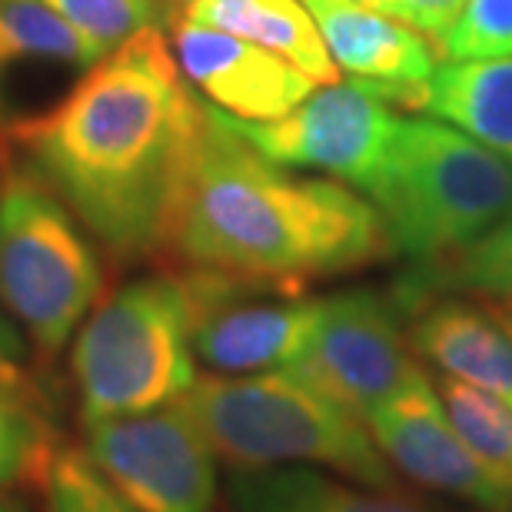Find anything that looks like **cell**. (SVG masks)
<instances>
[{
	"instance_id": "cell-11",
	"label": "cell",
	"mask_w": 512,
	"mask_h": 512,
	"mask_svg": "<svg viewBox=\"0 0 512 512\" xmlns=\"http://www.w3.org/2000/svg\"><path fill=\"white\" fill-rule=\"evenodd\" d=\"M393 466L433 493L483 512H512V476L486 463L453 426L433 380L419 376L363 419Z\"/></svg>"
},
{
	"instance_id": "cell-13",
	"label": "cell",
	"mask_w": 512,
	"mask_h": 512,
	"mask_svg": "<svg viewBox=\"0 0 512 512\" xmlns=\"http://www.w3.org/2000/svg\"><path fill=\"white\" fill-rule=\"evenodd\" d=\"M336 67L370 80L393 107L426 110L436 50L413 24L386 17L356 0H303Z\"/></svg>"
},
{
	"instance_id": "cell-2",
	"label": "cell",
	"mask_w": 512,
	"mask_h": 512,
	"mask_svg": "<svg viewBox=\"0 0 512 512\" xmlns=\"http://www.w3.org/2000/svg\"><path fill=\"white\" fill-rule=\"evenodd\" d=\"M170 220L163 253L187 270L306 293L310 280L350 273L389 250L380 213L343 183L293 177L230 127L220 107Z\"/></svg>"
},
{
	"instance_id": "cell-26",
	"label": "cell",
	"mask_w": 512,
	"mask_h": 512,
	"mask_svg": "<svg viewBox=\"0 0 512 512\" xmlns=\"http://www.w3.org/2000/svg\"><path fill=\"white\" fill-rule=\"evenodd\" d=\"M356 4L370 7V10H380V14H386V17L403 20V0H356Z\"/></svg>"
},
{
	"instance_id": "cell-15",
	"label": "cell",
	"mask_w": 512,
	"mask_h": 512,
	"mask_svg": "<svg viewBox=\"0 0 512 512\" xmlns=\"http://www.w3.org/2000/svg\"><path fill=\"white\" fill-rule=\"evenodd\" d=\"M180 14L273 50L316 84L340 80V67L303 0H187Z\"/></svg>"
},
{
	"instance_id": "cell-23",
	"label": "cell",
	"mask_w": 512,
	"mask_h": 512,
	"mask_svg": "<svg viewBox=\"0 0 512 512\" xmlns=\"http://www.w3.org/2000/svg\"><path fill=\"white\" fill-rule=\"evenodd\" d=\"M50 449L54 443L40 419L14 389L0 383V486H10L20 476L37 479Z\"/></svg>"
},
{
	"instance_id": "cell-25",
	"label": "cell",
	"mask_w": 512,
	"mask_h": 512,
	"mask_svg": "<svg viewBox=\"0 0 512 512\" xmlns=\"http://www.w3.org/2000/svg\"><path fill=\"white\" fill-rule=\"evenodd\" d=\"M469 0H403V20L413 24L439 54Z\"/></svg>"
},
{
	"instance_id": "cell-20",
	"label": "cell",
	"mask_w": 512,
	"mask_h": 512,
	"mask_svg": "<svg viewBox=\"0 0 512 512\" xmlns=\"http://www.w3.org/2000/svg\"><path fill=\"white\" fill-rule=\"evenodd\" d=\"M439 399L466 443L512 476V406L506 399L453 376H439Z\"/></svg>"
},
{
	"instance_id": "cell-14",
	"label": "cell",
	"mask_w": 512,
	"mask_h": 512,
	"mask_svg": "<svg viewBox=\"0 0 512 512\" xmlns=\"http://www.w3.org/2000/svg\"><path fill=\"white\" fill-rule=\"evenodd\" d=\"M413 346L443 376L479 386L512 406V336L489 306L429 300L413 310Z\"/></svg>"
},
{
	"instance_id": "cell-7",
	"label": "cell",
	"mask_w": 512,
	"mask_h": 512,
	"mask_svg": "<svg viewBox=\"0 0 512 512\" xmlns=\"http://www.w3.org/2000/svg\"><path fill=\"white\" fill-rule=\"evenodd\" d=\"M84 453L133 512H210L217 453L183 403L87 426Z\"/></svg>"
},
{
	"instance_id": "cell-29",
	"label": "cell",
	"mask_w": 512,
	"mask_h": 512,
	"mask_svg": "<svg viewBox=\"0 0 512 512\" xmlns=\"http://www.w3.org/2000/svg\"><path fill=\"white\" fill-rule=\"evenodd\" d=\"M183 4H187V0H183Z\"/></svg>"
},
{
	"instance_id": "cell-30",
	"label": "cell",
	"mask_w": 512,
	"mask_h": 512,
	"mask_svg": "<svg viewBox=\"0 0 512 512\" xmlns=\"http://www.w3.org/2000/svg\"><path fill=\"white\" fill-rule=\"evenodd\" d=\"M0 363H4V360H0Z\"/></svg>"
},
{
	"instance_id": "cell-9",
	"label": "cell",
	"mask_w": 512,
	"mask_h": 512,
	"mask_svg": "<svg viewBox=\"0 0 512 512\" xmlns=\"http://www.w3.org/2000/svg\"><path fill=\"white\" fill-rule=\"evenodd\" d=\"M190 300L193 356L220 376L290 370L316 326L320 300L213 270H180Z\"/></svg>"
},
{
	"instance_id": "cell-27",
	"label": "cell",
	"mask_w": 512,
	"mask_h": 512,
	"mask_svg": "<svg viewBox=\"0 0 512 512\" xmlns=\"http://www.w3.org/2000/svg\"><path fill=\"white\" fill-rule=\"evenodd\" d=\"M489 313L506 326V333L512 336V303H489Z\"/></svg>"
},
{
	"instance_id": "cell-1",
	"label": "cell",
	"mask_w": 512,
	"mask_h": 512,
	"mask_svg": "<svg viewBox=\"0 0 512 512\" xmlns=\"http://www.w3.org/2000/svg\"><path fill=\"white\" fill-rule=\"evenodd\" d=\"M210 107L160 27L87 67L54 107L10 124V140L117 260L160 253L200 160Z\"/></svg>"
},
{
	"instance_id": "cell-6",
	"label": "cell",
	"mask_w": 512,
	"mask_h": 512,
	"mask_svg": "<svg viewBox=\"0 0 512 512\" xmlns=\"http://www.w3.org/2000/svg\"><path fill=\"white\" fill-rule=\"evenodd\" d=\"M104 293V266L74 210L34 170L0 187V303L57 356Z\"/></svg>"
},
{
	"instance_id": "cell-19",
	"label": "cell",
	"mask_w": 512,
	"mask_h": 512,
	"mask_svg": "<svg viewBox=\"0 0 512 512\" xmlns=\"http://www.w3.org/2000/svg\"><path fill=\"white\" fill-rule=\"evenodd\" d=\"M473 293L489 303H512V213L469 247L433 263H413L396 283L393 300L409 316L439 293Z\"/></svg>"
},
{
	"instance_id": "cell-18",
	"label": "cell",
	"mask_w": 512,
	"mask_h": 512,
	"mask_svg": "<svg viewBox=\"0 0 512 512\" xmlns=\"http://www.w3.org/2000/svg\"><path fill=\"white\" fill-rule=\"evenodd\" d=\"M100 50L40 0H0V104L24 74L94 67Z\"/></svg>"
},
{
	"instance_id": "cell-4",
	"label": "cell",
	"mask_w": 512,
	"mask_h": 512,
	"mask_svg": "<svg viewBox=\"0 0 512 512\" xmlns=\"http://www.w3.org/2000/svg\"><path fill=\"white\" fill-rule=\"evenodd\" d=\"M363 193L380 213L389 247L409 263H433L509 217L512 160L446 120L406 117Z\"/></svg>"
},
{
	"instance_id": "cell-17",
	"label": "cell",
	"mask_w": 512,
	"mask_h": 512,
	"mask_svg": "<svg viewBox=\"0 0 512 512\" xmlns=\"http://www.w3.org/2000/svg\"><path fill=\"white\" fill-rule=\"evenodd\" d=\"M426 110L512 160V57L439 64L429 77Z\"/></svg>"
},
{
	"instance_id": "cell-5",
	"label": "cell",
	"mask_w": 512,
	"mask_h": 512,
	"mask_svg": "<svg viewBox=\"0 0 512 512\" xmlns=\"http://www.w3.org/2000/svg\"><path fill=\"white\" fill-rule=\"evenodd\" d=\"M70 370L87 426L187 396L200 376L180 273L143 276L100 300L77 336Z\"/></svg>"
},
{
	"instance_id": "cell-16",
	"label": "cell",
	"mask_w": 512,
	"mask_h": 512,
	"mask_svg": "<svg viewBox=\"0 0 512 512\" xmlns=\"http://www.w3.org/2000/svg\"><path fill=\"white\" fill-rule=\"evenodd\" d=\"M237 512H439L399 489L350 486L316 469H237L230 476Z\"/></svg>"
},
{
	"instance_id": "cell-10",
	"label": "cell",
	"mask_w": 512,
	"mask_h": 512,
	"mask_svg": "<svg viewBox=\"0 0 512 512\" xmlns=\"http://www.w3.org/2000/svg\"><path fill=\"white\" fill-rule=\"evenodd\" d=\"M227 120L266 160L293 170H320L366 190L403 117L376 84L350 77L313 90L280 120H237L230 114Z\"/></svg>"
},
{
	"instance_id": "cell-22",
	"label": "cell",
	"mask_w": 512,
	"mask_h": 512,
	"mask_svg": "<svg viewBox=\"0 0 512 512\" xmlns=\"http://www.w3.org/2000/svg\"><path fill=\"white\" fill-rule=\"evenodd\" d=\"M50 512H133L120 499L84 449L54 446L37 476Z\"/></svg>"
},
{
	"instance_id": "cell-12",
	"label": "cell",
	"mask_w": 512,
	"mask_h": 512,
	"mask_svg": "<svg viewBox=\"0 0 512 512\" xmlns=\"http://www.w3.org/2000/svg\"><path fill=\"white\" fill-rule=\"evenodd\" d=\"M173 24V57L213 107L237 120H280L293 114L313 94L316 80L290 60L256 47L220 27L197 24L177 14Z\"/></svg>"
},
{
	"instance_id": "cell-3",
	"label": "cell",
	"mask_w": 512,
	"mask_h": 512,
	"mask_svg": "<svg viewBox=\"0 0 512 512\" xmlns=\"http://www.w3.org/2000/svg\"><path fill=\"white\" fill-rule=\"evenodd\" d=\"M180 403L233 469L310 463L360 486L396 489L389 459L363 419L286 370L203 376Z\"/></svg>"
},
{
	"instance_id": "cell-24",
	"label": "cell",
	"mask_w": 512,
	"mask_h": 512,
	"mask_svg": "<svg viewBox=\"0 0 512 512\" xmlns=\"http://www.w3.org/2000/svg\"><path fill=\"white\" fill-rule=\"evenodd\" d=\"M439 57H512V0H469L456 20V27L449 30Z\"/></svg>"
},
{
	"instance_id": "cell-8",
	"label": "cell",
	"mask_w": 512,
	"mask_h": 512,
	"mask_svg": "<svg viewBox=\"0 0 512 512\" xmlns=\"http://www.w3.org/2000/svg\"><path fill=\"white\" fill-rule=\"evenodd\" d=\"M286 373L300 376L360 419L426 376L406 343L403 310L393 296L373 290L320 300L310 343Z\"/></svg>"
},
{
	"instance_id": "cell-21",
	"label": "cell",
	"mask_w": 512,
	"mask_h": 512,
	"mask_svg": "<svg viewBox=\"0 0 512 512\" xmlns=\"http://www.w3.org/2000/svg\"><path fill=\"white\" fill-rule=\"evenodd\" d=\"M57 10L80 37L107 57L110 50L127 44L140 30L160 27L167 17V0H40Z\"/></svg>"
},
{
	"instance_id": "cell-28",
	"label": "cell",
	"mask_w": 512,
	"mask_h": 512,
	"mask_svg": "<svg viewBox=\"0 0 512 512\" xmlns=\"http://www.w3.org/2000/svg\"><path fill=\"white\" fill-rule=\"evenodd\" d=\"M0 512H24L17 503H10V499H0Z\"/></svg>"
}]
</instances>
